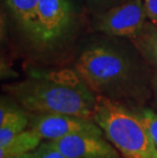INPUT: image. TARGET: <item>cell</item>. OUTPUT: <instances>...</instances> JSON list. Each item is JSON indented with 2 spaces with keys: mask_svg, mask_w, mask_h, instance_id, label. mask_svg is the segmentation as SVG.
<instances>
[{
  "mask_svg": "<svg viewBox=\"0 0 157 158\" xmlns=\"http://www.w3.org/2000/svg\"><path fill=\"white\" fill-rule=\"evenodd\" d=\"M135 111V110H134ZM137 116L139 117L143 126L148 132L149 136L151 137L152 141L157 147V113L151 109H139L135 111Z\"/></svg>",
  "mask_w": 157,
  "mask_h": 158,
  "instance_id": "cell-12",
  "label": "cell"
},
{
  "mask_svg": "<svg viewBox=\"0 0 157 158\" xmlns=\"http://www.w3.org/2000/svg\"><path fill=\"white\" fill-rule=\"evenodd\" d=\"M4 158H34V153L29 152V153L22 154V155H19V156H8V157H4Z\"/></svg>",
  "mask_w": 157,
  "mask_h": 158,
  "instance_id": "cell-17",
  "label": "cell"
},
{
  "mask_svg": "<svg viewBox=\"0 0 157 158\" xmlns=\"http://www.w3.org/2000/svg\"><path fill=\"white\" fill-rule=\"evenodd\" d=\"M29 117V129L42 140H57L75 134L104 135L101 127L91 118L60 113H33Z\"/></svg>",
  "mask_w": 157,
  "mask_h": 158,
  "instance_id": "cell-6",
  "label": "cell"
},
{
  "mask_svg": "<svg viewBox=\"0 0 157 158\" xmlns=\"http://www.w3.org/2000/svg\"><path fill=\"white\" fill-rule=\"evenodd\" d=\"M29 114L21 118L11 120L0 126V148L5 147L19 134L24 132L29 127Z\"/></svg>",
  "mask_w": 157,
  "mask_h": 158,
  "instance_id": "cell-11",
  "label": "cell"
},
{
  "mask_svg": "<svg viewBox=\"0 0 157 158\" xmlns=\"http://www.w3.org/2000/svg\"><path fill=\"white\" fill-rule=\"evenodd\" d=\"M123 1L126 0H87L89 8L91 9L92 12H94V15L107 10Z\"/></svg>",
  "mask_w": 157,
  "mask_h": 158,
  "instance_id": "cell-14",
  "label": "cell"
},
{
  "mask_svg": "<svg viewBox=\"0 0 157 158\" xmlns=\"http://www.w3.org/2000/svg\"><path fill=\"white\" fill-rule=\"evenodd\" d=\"M6 4L21 29L35 42L38 30L39 0H6Z\"/></svg>",
  "mask_w": 157,
  "mask_h": 158,
  "instance_id": "cell-8",
  "label": "cell"
},
{
  "mask_svg": "<svg viewBox=\"0 0 157 158\" xmlns=\"http://www.w3.org/2000/svg\"><path fill=\"white\" fill-rule=\"evenodd\" d=\"M147 15L143 0H126L94 15V28L103 34L135 39L145 30Z\"/></svg>",
  "mask_w": 157,
  "mask_h": 158,
  "instance_id": "cell-4",
  "label": "cell"
},
{
  "mask_svg": "<svg viewBox=\"0 0 157 158\" xmlns=\"http://www.w3.org/2000/svg\"><path fill=\"white\" fill-rule=\"evenodd\" d=\"M151 85H152L153 91H154L155 99H156V102H157V72L155 73V75L153 76L152 81H151Z\"/></svg>",
  "mask_w": 157,
  "mask_h": 158,
  "instance_id": "cell-16",
  "label": "cell"
},
{
  "mask_svg": "<svg viewBox=\"0 0 157 158\" xmlns=\"http://www.w3.org/2000/svg\"><path fill=\"white\" fill-rule=\"evenodd\" d=\"M33 153H34V158H68L54 146H52L49 141L40 144L39 147L33 151Z\"/></svg>",
  "mask_w": 157,
  "mask_h": 158,
  "instance_id": "cell-13",
  "label": "cell"
},
{
  "mask_svg": "<svg viewBox=\"0 0 157 158\" xmlns=\"http://www.w3.org/2000/svg\"><path fill=\"white\" fill-rule=\"evenodd\" d=\"M153 27V28H154L155 30H156V31H157V26H152Z\"/></svg>",
  "mask_w": 157,
  "mask_h": 158,
  "instance_id": "cell-18",
  "label": "cell"
},
{
  "mask_svg": "<svg viewBox=\"0 0 157 158\" xmlns=\"http://www.w3.org/2000/svg\"><path fill=\"white\" fill-rule=\"evenodd\" d=\"M49 142L68 158H121L118 150L103 136L75 134Z\"/></svg>",
  "mask_w": 157,
  "mask_h": 158,
  "instance_id": "cell-7",
  "label": "cell"
},
{
  "mask_svg": "<svg viewBox=\"0 0 157 158\" xmlns=\"http://www.w3.org/2000/svg\"><path fill=\"white\" fill-rule=\"evenodd\" d=\"M75 15L68 0H39L38 30L35 43L50 48L68 37Z\"/></svg>",
  "mask_w": 157,
  "mask_h": 158,
  "instance_id": "cell-5",
  "label": "cell"
},
{
  "mask_svg": "<svg viewBox=\"0 0 157 158\" xmlns=\"http://www.w3.org/2000/svg\"><path fill=\"white\" fill-rule=\"evenodd\" d=\"M28 112L60 113L93 119L97 95L76 73L40 75L5 87Z\"/></svg>",
  "mask_w": 157,
  "mask_h": 158,
  "instance_id": "cell-1",
  "label": "cell"
},
{
  "mask_svg": "<svg viewBox=\"0 0 157 158\" xmlns=\"http://www.w3.org/2000/svg\"><path fill=\"white\" fill-rule=\"evenodd\" d=\"M42 139L31 129L25 130L7 144L5 147L0 148V158L8 156H19L22 154L32 152L41 144Z\"/></svg>",
  "mask_w": 157,
  "mask_h": 158,
  "instance_id": "cell-9",
  "label": "cell"
},
{
  "mask_svg": "<svg viewBox=\"0 0 157 158\" xmlns=\"http://www.w3.org/2000/svg\"><path fill=\"white\" fill-rule=\"evenodd\" d=\"M134 45L147 62L157 66V31L150 27L137 38L132 40Z\"/></svg>",
  "mask_w": 157,
  "mask_h": 158,
  "instance_id": "cell-10",
  "label": "cell"
},
{
  "mask_svg": "<svg viewBox=\"0 0 157 158\" xmlns=\"http://www.w3.org/2000/svg\"><path fill=\"white\" fill-rule=\"evenodd\" d=\"M93 119L125 158H157V147L135 111L97 95Z\"/></svg>",
  "mask_w": 157,
  "mask_h": 158,
  "instance_id": "cell-3",
  "label": "cell"
},
{
  "mask_svg": "<svg viewBox=\"0 0 157 158\" xmlns=\"http://www.w3.org/2000/svg\"><path fill=\"white\" fill-rule=\"evenodd\" d=\"M76 73L96 95L118 101L144 100L147 94L143 69L123 50L109 45H94L80 55Z\"/></svg>",
  "mask_w": 157,
  "mask_h": 158,
  "instance_id": "cell-2",
  "label": "cell"
},
{
  "mask_svg": "<svg viewBox=\"0 0 157 158\" xmlns=\"http://www.w3.org/2000/svg\"><path fill=\"white\" fill-rule=\"evenodd\" d=\"M143 2L147 19L152 23V26H157V0H143Z\"/></svg>",
  "mask_w": 157,
  "mask_h": 158,
  "instance_id": "cell-15",
  "label": "cell"
}]
</instances>
